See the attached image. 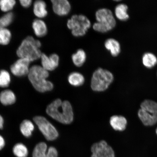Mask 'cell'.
Here are the masks:
<instances>
[{
	"label": "cell",
	"instance_id": "f546056e",
	"mask_svg": "<svg viewBox=\"0 0 157 157\" xmlns=\"http://www.w3.org/2000/svg\"><path fill=\"white\" fill-rule=\"evenodd\" d=\"M5 141L3 137L0 135V150L3 148L5 146Z\"/></svg>",
	"mask_w": 157,
	"mask_h": 157
},
{
	"label": "cell",
	"instance_id": "9a60e30c",
	"mask_svg": "<svg viewBox=\"0 0 157 157\" xmlns=\"http://www.w3.org/2000/svg\"><path fill=\"white\" fill-rule=\"evenodd\" d=\"M105 48L109 51L113 56H117L120 53V44L119 42L115 39H107L105 42Z\"/></svg>",
	"mask_w": 157,
	"mask_h": 157
},
{
	"label": "cell",
	"instance_id": "52a82bcc",
	"mask_svg": "<svg viewBox=\"0 0 157 157\" xmlns=\"http://www.w3.org/2000/svg\"><path fill=\"white\" fill-rule=\"evenodd\" d=\"M68 28L71 31L75 37H81L85 35L91 27V21L83 14L74 15L67 21Z\"/></svg>",
	"mask_w": 157,
	"mask_h": 157
},
{
	"label": "cell",
	"instance_id": "d4e9b609",
	"mask_svg": "<svg viewBox=\"0 0 157 157\" xmlns=\"http://www.w3.org/2000/svg\"><path fill=\"white\" fill-rule=\"evenodd\" d=\"M11 38V33L9 29H0V44L6 45L9 44Z\"/></svg>",
	"mask_w": 157,
	"mask_h": 157
},
{
	"label": "cell",
	"instance_id": "2e32d148",
	"mask_svg": "<svg viewBox=\"0 0 157 157\" xmlns=\"http://www.w3.org/2000/svg\"><path fill=\"white\" fill-rule=\"evenodd\" d=\"M33 28L37 36L43 37L48 33L47 25L44 21L40 19H36L33 23Z\"/></svg>",
	"mask_w": 157,
	"mask_h": 157
},
{
	"label": "cell",
	"instance_id": "1f68e13d",
	"mask_svg": "<svg viewBox=\"0 0 157 157\" xmlns=\"http://www.w3.org/2000/svg\"><path fill=\"white\" fill-rule=\"evenodd\" d=\"M156 134L157 135V128H156Z\"/></svg>",
	"mask_w": 157,
	"mask_h": 157
},
{
	"label": "cell",
	"instance_id": "cb8c5ba5",
	"mask_svg": "<svg viewBox=\"0 0 157 157\" xmlns=\"http://www.w3.org/2000/svg\"><path fill=\"white\" fill-rule=\"evenodd\" d=\"M13 154L17 157H27L28 150L26 146L22 143H17L13 148Z\"/></svg>",
	"mask_w": 157,
	"mask_h": 157
},
{
	"label": "cell",
	"instance_id": "e0dca14e",
	"mask_svg": "<svg viewBox=\"0 0 157 157\" xmlns=\"http://www.w3.org/2000/svg\"><path fill=\"white\" fill-rule=\"evenodd\" d=\"M46 8V4L44 1L38 0L35 1L34 4V14L39 18H44L48 14Z\"/></svg>",
	"mask_w": 157,
	"mask_h": 157
},
{
	"label": "cell",
	"instance_id": "3957f363",
	"mask_svg": "<svg viewBox=\"0 0 157 157\" xmlns=\"http://www.w3.org/2000/svg\"><path fill=\"white\" fill-rule=\"evenodd\" d=\"M41 43L33 37L29 36L22 41L17 50L20 58L28 59L31 62L40 58L42 53L40 50Z\"/></svg>",
	"mask_w": 157,
	"mask_h": 157
},
{
	"label": "cell",
	"instance_id": "277c9868",
	"mask_svg": "<svg viewBox=\"0 0 157 157\" xmlns=\"http://www.w3.org/2000/svg\"><path fill=\"white\" fill-rule=\"evenodd\" d=\"M97 22L94 23L93 29L97 32L105 33L113 29L116 25V21L110 10L102 8L95 13Z\"/></svg>",
	"mask_w": 157,
	"mask_h": 157
},
{
	"label": "cell",
	"instance_id": "5bb4252c",
	"mask_svg": "<svg viewBox=\"0 0 157 157\" xmlns=\"http://www.w3.org/2000/svg\"><path fill=\"white\" fill-rule=\"evenodd\" d=\"M109 123L115 130L123 131L126 129L127 121L126 118L122 116L114 115L110 118Z\"/></svg>",
	"mask_w": 157,
	"mask_h": 157
},
{
	"label": "cell",
	"instance_id": "d6986e66",
	"mask_svg": "<svg viewBox=\"0 0 157 157\" xmlns=\"http://www.w3.org/2000/svg\"><path fill=\"white\" fill-rule=\"evenodd\" d=\"M16 100L15 95L11 90H5L0 94V101L4 105H13L15 103Z\"/></svg>",
	"mask_w": 157,
	"mask_h": 157
},
{
	"label": "cell",
	"instance_id": "83f0119b",
	"mask_svg": "<svg viewBox=\"0 0 157 157\" xmlns=\"http://www.w3.org/2000/svg\"><path fill=\"white\" fill-rule=\"evenodd\" d=\"M15 4L14 0H1L0 1V8L2 11L7 12L13 9Z\"/></svg>",
	"mask_w": 157,
	"mask_h": 157
},
{
	"label": "cell",
	"instance_id": "603a6c76",
	"mask_svg": "<svg viewBox=\"0 0 157 157\" xmlns=\"http://www.w3.org/2000/svg\"><path fill=\"white\" fill-rule=\"evenodd\" d=\"M143 63L146 67L151 68L157 63V58L154 54L151 53H146L143 57Z\"/></svg>",
	"mask_w": 157,
	"mask_h": 157
},
{
	"label": "cell",
	"instance_id": "ba28073f",
	"mask_svg": "<svg viewBox=\"0 0 157 157\" xmlns=\"http://www.w3.org/2000/svg\"><path fill=\"white\" fill-rule=\"evenodd\" d=\"M33 120L47 140L53 141L58 138L59 136L58 131L46 118L42 116H36L34 118Z\"/></svg>",
	"mask_w": 157,
	"mask_h": 157
},
{
	"label": "cell",
	"instance_id": "8fae6325",
	"mask_svg": "<svg viewBox=\"0 0 157 157\" xmlns=\"http://www.w3.org/2000/svg\"><path fill=\"white\" fill-rule=\"evenodd\" d=\"M31 62L24 58H20L11 67V71L14 75L18 77L28 75Z\"/></svg>",
	"mask_w": 157,
	"mask_h": 157
},
{
	"label": "cell",
	"instance_id": "7402d4cb",
	"mask_svg": "<svg viewBox=\"0 0 157 157\" xmlns=\"http://www.w3.org/2000/svg\"><path fill=\"white\" fill-rule=\"evenodd\" d=\"M128 7L124 4H121L115 7V13L116 17L121 21H126L129 18V15L127 13Z\"/></svg>",
	"mask_w": 157,
	"mask_h": 157
},
{
	"label": "cell",
	"instance_id": "6da1fadb",
	"mask_svg": "<svg viewBox=\"0 0 157 157\" xmlns=\"http://www.w3.org/2000/svg\"><path fill=\"white\" fill-rule=\"evenodd\" d=\"M46 112L49 116L63 124H70L73 121V109L71 104L67 101L55 100L47 107Z\"/></svg>",
	"mask_w": 157,
	"mask_h": 157
},
{
	"label": "cell",
	"instance_id": "4fadbf2b",
	"mask_svg": "<svg viewBox=\"0 0 157 157\" xmlns=\"http://www.w3.org/2000/svg\"><path fill=\"white\" fill-rule=\"evenodd\" d=\"M53 11L60 17L65 16L70 12L71 6L67 0H52Z\"/></svg>",
	"mask_w": 157,
	"mask_h": 157
},
{
	"label": "cell",
	"instance_id": "9c48e42d",
	"mask_svg": "<svg viewBox=\"0 0 157 157\" xmlns=\"http://www.w3.org/2000/svg\"><path fill=\"white\" fill-rule=\"evenodd\" d=\"M91 157H115L114 151L105 140L94 143L91 147Z\"/></svg>",
	"mask_w": 157,
	"mask_h": 157
},
{
	"label": "cell",
	"instance_id": "7c38bea8",
	"mask_svg": "<svg viewBox=\"0 0 157 157\" xmlns=\"http://www.w3.org/2000/svg\"><path fill=\"white\" fill-rule=\"evenodd\" d=\"M40 59L42 67L48 72L56 70L59 63V57L56 54H53L48 56L42 53Z\"/></svg>",
	"mask_w": 157,
	"mask_h": 157
},
{
	"label": "cell",
	"instance_id": "f1b7e54d",
	"mask_svg": "<svg viewBox=\"0 0 157 157\" xmlns=\"http://www.w3.org/2000/svg\"><path fill=\"white\" fill-rule=\"evenodd\" d=\"M21 6L25 8L29 7L30 6L32 1L31 0H21L20 1Z\"/></svg>",
	"mask_w": 157,
	"mask_h": 157
},
{
	"label": "cell",
	"instance_id": "4316f807",
	"mask_svg": "<svg viewBox=\"0 0 157 157\" xmlns=\"http://www.w3.org/2000/svg\"><path fill=\"white\" fill-rule=\"evenodd\" d=\"M11 81L10 76L8 72L5 70L0 71V87H8Z\"/></svg>",
	"mask_w": 157,
	"mask_h": 157
},
{
	"label": "cell",
	"instance_id": "d6a6232c",
	"mask_svg": "<svg viewBox=\"0 0 157 157\" xmlns=\"http://www.w3.org/2000/svg\"></svg>",
	"mask_w": 157,
	"mask_h": 157
},
{
	"label": "cell",
	"instance_id": "8992f818",
	"mask_svg": "<svg viewBox=\"0 0 157 157\" xmlns=\"http://www.w3.org/2000/svg\"><path fill=\"white\" fill-rule=\"evenodd\" d=\"M113 75L110 71L101 68H99L94 72L91 80L92 89L96 92L105 91L113 83Z\"/></svg>",
	"mask_w": 157,
	"mask_h": 157
},
{
	"label": "cell",
	"instance_id": "30bf717a",
	"mask_svg": "<svg viewBox=\"0 0 157 157\" xmlns=\"http://www.w3.org/2000/svg\"><path fill=\"white\" fill-rule=\"evenodd\" d=\"M33 157H58V152L56 148L48 146L44 142H40L36 145L33 151Z\"/></svg>",
	"mask_w": 157,
	"mask_h": 157
},
{
	"label": "cell",
	"instance_id": "ac0fdd59",
	"mask_svg": "<svg viewBox=\"0 0 157 157\" xmlns=\"http://www.w3.org/2000/svg\"><path fill=\"white\" fill-rule=\"evenodd\" d=\"M86 59L87 55L86 53L82 49H78L71 56L72 60L74 65L78 67L83 66L86 61Z\"/></svg>",
	"mask_w": 157,
	"mask_h": 157
},
{
	"label": "cell",
	"instance_id": "484cf974",
	"mask_svg": "<svg viewBox=\"0 0 157 157\" xmlns=\"http://www.w3.org/2000/svg\"><path fill=\"white\" fill-rule=\"evenodd\" d=\"M14 15L12 12H9L0 18V29H5L13 22Z\"/></svg>",
	"mask_w": 157,
	"mask_h": 157
},
{
	"label": "cell",
	"instance_id": "5b68a950",
	"mask_svg": "<svg viewBox=\"0 0 157 157\" xmlns=\"http://www.w3.org/2000/svg\"><path fill=\"white\" fill-rule=\"evenodd\" d=\"M138 116L145 126L155 124L157 123V103L152 100H144L141 104Z\"/></svg>",
	"mask_w": 157,
	"mask_h": 157
},
{
	"label": "cell",
	"instance_id": "7a4b0ae2",
	"mask_svg": "<svg viewBox=\"0 0 157 157\" xmlns=\"http://www.w3.org/2000/svg\"><path fill=\"white\" fill-rule=\"evenodd\" d=\"M28 75L29 81L37 91L44 93L53 89V84L47 80L49 76V72L42 66L36 65L31 67Z\"/></svg>",
	"mask_w": 157,
	"mask_h": 157
},
{
	"label": "cell",
	"instance_id": "44dd1931",
	"mask_svg": "<svg viewBox=\"0 0 157 157\" xmlns=\"http://www.w3.org/2000/svg\"><path fill=\"white\" fill-rule=\"evenodd\" d=\"M34 129V124L28 120H25L21 123L20 130L22 134L25 137H30Z\"/></svg>",
	"mask_w": 157,
	"mask_h": 157
},
{
	"label": "cell",
	"instance_id": "4dcf8cb0",
	"mask_svg": "<svg viewBox=\"0 0 157 157\" xmlns=\"http://www.w3.org/2000/svg\"><path fill=\"white\" fill-rule=\"evenodd\" d=\"M4 120L2 117L0 115V129H2L3 127Z\"/></svg>",
	"mask_w": 157,
	"mask_h": 157
},
{
	"label": "cell",
	"instance_id": "ffe728a7",
	"mask_svg": "<svg viewBox=\"0 0 157 157\" xmlns=\"http://www.w3.org/2000/svg\"><path fill=\"white\" fill-rule=\"evenodd\" d=\"M68 80L71 85L74 87H79L83 85L84 83L85 78L80 72H74L68 75Z\"/></svg>",
	"mask_w": 157,
	"mask_h": 157
}]
</instances>
